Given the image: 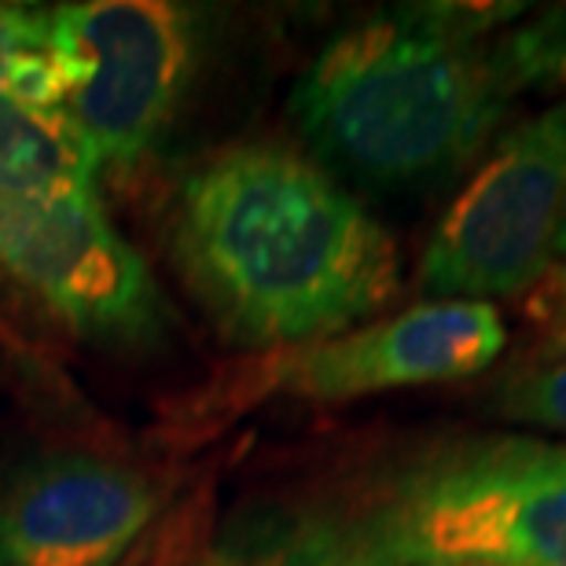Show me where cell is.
<instances>
[{"mask_svg": "<svg viewBox=\"0 0 566 566\" xmlns=\"http://www.w3.org/2000/svg\"><path fill=\"white\" fill-rule=\"evenodd\" d=\"M52 41V8L0 4V96L8 93L19 63Z\"/></svg>", "mask_w": 566, "mask_h": 566, "instance_id": "9a60e30c", "label": "cell"}, {"mask_svg": "<svg viewBox=\"0 0 566 566\" xmlns=\"http://www.w3.org/2000/svg\"><path fill=\"white\" fill-rule=\"evenodd\" d=\"M556 258L566 265V218H563V229H559V240H556Z\"/></svg>", "mask_w": 566, "mask_h": 566, "instance_id": "2e32d148", "label": "cell"}, {"mask_svg": "<svg viewBox=\"0 0 566 566\" xmlns=\"http://www.w3.org/2000/svg\"><path fill=\"white\" fill-rule=\"evenodd\" d=\"M63 111L99 174L129 177L174 122L196 66V15L166 0H77L52 8Z\"/></svg>", "mask_w": 566, "mask_h": 566, "instance_id": "8992f818", "label": "cell"}, {"mask_svg": "<svg viewBox=\"0 0 566 566\" xmlns=\"http://www.w3.org/2000/svg\"><path fill=\"white\" fill-rule=\"evenodd\" d=\"M526 4H401L338 30L287 111L324 169L376 188L457 177L501 129L515 93L493 41Z\"/></svg>", "mask_w": 566, "mask_h": 566, "instance_id": "7a4b0ae2", "label": "cell"}, {"mask_svg": "<svg viewBox=\"0 0 566 566\" xmlns=\"http://www.w3.org/2000/svg\"><path fill=\"white\" fill-rule=\"evenodd\" d=\"M163 501V482L126 460L44 452L0 490V566H118Z\"/></svg>", "mask_w": 566, "mask_h": 566, "instance_id": "ba28073f", "label": "cell"}, {"mask_svg": "<svg viewBox=\"0 0 566 566\" xmlns=\"http://www.w3.org/2000/svg\"><path fill=\"white\" fill-rule=\"evenodd\" d=\"M169 254L240 354L343 335L376 321L401 287L394 235L335 174L283 144L199 158L174 196Z\"/></svg>", "mask_w": 566, "mask_h": 566, "instance_id": "6da1fadb", "label": "cell"}, {"mask_svg": "<svg viewBox=\"0 0 566 566\" xmlns=\"http://www.w3.org/2000/svg\"><path fill=\"white\" fill-rule=\"evenodd\" d=\"M566 218V104L501 133L457 191L420 258L427 298L490 302L526 294L556 265Z\"/></svg>", "mask_w": 566, "mask_h": 566, "instance_id": "5b68a950", "label": "cell"}, {"mask_svg": "<svg viewBox=\"0 0 566 566\" xmlns=\"http://www.w3.org/2000/svg\"><path fill=\"white\" fill-rule=\"evenodd\" d=\"M188 566H382L357 512L265 504L210 530Z\"/></svg>", "mask_w": 566, "mask_h": 566, "instance_id": "9c48e42d", "label": "cell"}, {"mask_svg": "<svg viewBox=\"0 0 566 566\" xmlns=\"http://www.w3.org/2000/svg\"><path fill=\"white\" fill-rule=\"evenodd\" d=\"M0 273L88 343L151 346L169 327L163 287L104 202L0 191Z\"/></svg>", "mask_w": 566, "mask_h": 566, "instance_id": "52a82bcc", "label": "cell"}, {"mask_svg": "<svg viewBox=\"0 0 566 566\" xmlns=\"http://www.w3.org/2000/svg\"><path fill=\"white\" fill-rule=\"evenodd\" d=\"M493 55L515 96L545 93L566 104V4L518 15L512 27L496 33Z\"/></svg>", "mask_w": 566, "mask_h": 566, "instance_id": "8fae6325", "label": "cell"}, {"mask_svg": "<svg viewBox=\"0 0 566 566\" xmlns=\"http://www.w3.org/2000/svg\"><path fill=\"white\" fill-rule=\"evenodd\" d=\"M523 321L530 332L526 360L566 357V265L556 262L523 298Z\"/></svg>", "mask_w": 566, "mask_h": 566, "instance_id": "4fadbf2b", "label": "cell"}, {"mask_svg": "<svg viewBox=\"0 0 566 566\" xmlns=\"http://www.w3.org/2000/svg\"><path fill=\"white\" fill-rule=\"evenodd\" d=\"M0 191L33 199H99V163L66 111L0 96Z\"/></svg>", "mask_w": 566, "mask_h": 566, "instance_id": "30bf717a", "label": "cell"}, {"mask_svg": "<svg viewBox=\"0 0 566 566\" xmlns=\"http://www.w3.org/2000/svg\"><path fill=\"white\" fill-rule=\"evenodd\" d=\"M493 412L507 423L566 434V357L523 360L496 382Z\"/></svg>", "mask_w": 566, "mask_h": 566, "instance_id": "7c38bea8", "label": "cell"}, {"mask_svg": "<svg viewBox=\"0 0 566 566\" xmlns=\"http://www.w3.org/2000/svg\"><path fill=\"white\" fill-rule=\"evenodd\" d=\"M207 534H210L207 493H196L177 512H169L163 518V526L155 530V537L147 541V548L133 559V566H188Z\"/></svg>", "mask_w": 566, "mask_h": 566, "instance_id": "5bb4252c", "label": "cell"}, {"mask_svg": "<svg viewBox=\"0 0 566 566\" xmlns=\"http://www.w3.org/2000/svg\"><path fill=\"white\" fill-rule=\"evenodd\" d=\"M504 343L507 332L493 302L427 298L343 335L224 360L196 390L166 405L155 438L169 452H191L269 401L327 405L471 379L501 357Z\"/></svg>", "mask_w": 566, "mask_h": 566, "instance_id": "277c9868", "label": "cell"}, {"mask_svg": "<svg viewBox=\"0 0 566 566\" xmlns=\"http://www.w3.org/2000/svg\"><path fill=\"white\" fill-rule=\"evenodd\" d=\"M354 512L382 566H566V441H438Z\"/></svg>", "mask_w": 566, "mask_h": 566, "instance_id": "3957f363", "label": "cell"}]
</instances>
